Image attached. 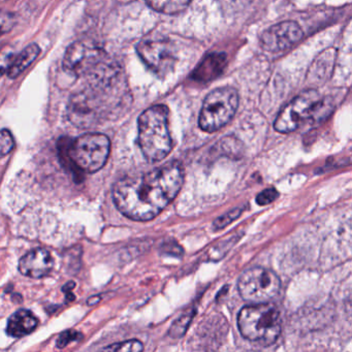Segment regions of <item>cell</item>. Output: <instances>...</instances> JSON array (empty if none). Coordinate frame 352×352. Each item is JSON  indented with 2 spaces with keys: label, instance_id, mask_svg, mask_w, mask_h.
<instances>
[{
  "label": "cell",
  "instance_id": "23",
  "mask_svg": "<svg viewBox=\"0 0 352 352\" xmlns=\"http://www.w3.org/2000/svg\"><path fill=\"white\" fill-rule=\"evenodd\" d=\"M278 195H279V193L275 188L265 189L257 195L256 203L261 206L269 205V204L273 203L277 199Z\"/></svg>",
  "mask_w": 352,
  "mask_h": 352
},
{
  "label": "cell",
  "instance_id": "24",
  "mask_svg": "<svg viewBox=\"0 0 352 352\" xmlns=\"http://www.w3.org/2000/svg\"><path fill=\"white\" fill-rule=\"evenodd\" d=\"M191 318L192 316L190 315L186 314L184 316L181 317L174 325H173L172 329V335L173 337H181L183 333L186 331L187 327H188L189 322L191 321Z\"/></svg>",
  "mask_w": 352,
  "mask_h": 352
},
{
  "label": "cell",
  "instance_id": "8",
  "mask_svg": "<svg viewBox=\"0 0 352 352\" xmlns=\"http://www.w3.org/2000/svg\"><path fill=\"white\" fill-rule=\"evenodd\" d=\"M322 104L318 92H302L289 102L278 115L275 129L281 133H289L302 126V123L314 117Z\"/></svg>",
  "mask_w": 352,
  "mask_h": 352
},
{
  "label": "cell",
  "instance_id": "12",
  "mask_svg": "<svg viewBox=\"0 0 352 352\" xmlns=\"http://www.w3.org/2000/svg\"><path fill=\"white\" fill-rule=\"evenodd\" d=\"M54 261L51 253L46 249L38 248L30 251L20 259L19 271L22 275L40 279L51 273Z\"/></svg>",
  "mask_w": 352,
  "mask_h": 352
},
{
  "label": "cell",
  "instance_id": "4",
  "mask_svg": "<svg viewBox=\"0 0 352 352\" xmlns=\"http://www.w3.org/2000/svg\"><path fill=\"white\" fill-rule=\"evenodd\" d=\"M238 325L245 339L263 346L273 345L281 333L279 311L269 302L243 308L239 314Z\"/></svg>",
  "mask_w": 352,
  "mask_h": 352
},
{
  "label": "cell",
  "instance_id": "10",
  "mask_svg": "<svg viewBox=\"0 0 352 352\" xmlns=\"http://www.w3.org/2000/svg\"><path fill=\"white\" fill-rule=\"evenodd\" d=\"M138 54L158 77H166L176 65L174 47L164 38H145L138 45Z\"/></svg>",
  "mask_w": 352,
  "mask_h": 352
},
{
  "label": "cell",
  "instance_id": "20",
  "mask_svg": "<svg viewBox=\"0 0 352 352\" xmlns=\"http://www.w3.org/2000/svg\"><path fill=\"white\" fill-rule=\"evenodd\" d=\"M16 24V17L12 13L0 11V36L13 30Z\"/></svg>",
  "mask_w": 352,
  "mask_h": 352
},
{
  "label": "cell",
  "instance_id": "6",
  "mask_svg": "<svg viewBox=\"0 0 352 352\" xmlns=\"http://www.w3.org/2000/svg\"><path fill=\"white\" fill-rule=\"evenodd\" d=\"M104 88L91 86L73 96L69 102V118L76 126L82 129L96 126L108 115V106L104 102Z\"/></svg>",
  "mask_w": 352,
  "mask_h": 352
},
{
  "label": "cell",
  "instance_id": "19",
  "mask_svg": "<svg viewBox=\"0 0 352 352\" xmlns=\"http://www.w3.org/2000/svg\"><path fill=\"white\" fill-rule=\"evenodd\" d=\"M14 58H15V55H14V51L12 50L11 47H7V48L0 50V77L6 72L9 71Z\"/></svg>",
  "mask_w": 352,
  "mask_h": 352
},
{
  "label": "cell",
  "instance_id": "13",
  "mask_svg": "<svg viewBox=\"0 0 352 352\" xmlns=\"http://www.w3.org/2000/svg\"><path fill=\"white\" fill-rule=\"evenodd\" d=\"M38 324V318L30 311L19 310L10 317L7 331L12 337L22 338L32 333Z\"/></svg>",
  "mask_w": 352,
  "mask_h": 352
},
{
  "label": "cell",
  "instance_id": "18",
  "mask_svg": "<svg viewBox=\"0 0 352 352\" xmlns=\"http://www.w3.org/2000/svg\"><path fill=\"white\" fill-rule=\"evenodd\" d=\"M14 147H15V141L12 133L7 129L0 131V158L5 157L8 154L11 153Z\"/></svg>",
  "mask_w": 352,
  "mask_h": 352
},
{
  "label": "cell",
  "instance_id": "11",
  "mask_svg": "<svg viewBox=\"0 0 352 352\" xmlns=\"http://www.w3.org/2000/svg\"><path fill=\"white\" fill-rule=\"evenodd\" d=\"M302 38L300 25L294 21H284L272 26L261 36V46L269 52H282L292 48Z\"/></svg>",
  "mask_w": 352,
  "mask_h": 352
},
{
  "label": "cell",
  "instance_id": "16",
  "mask_svg": "<svg viewBox=\"0 0 352 352\" xmlns=\"http://www.w3.org/2000/svg\"><path fill=\"white\" fill-rule=\"evenodd\" d=\"M148 6L164 14H178L184 11L191 0H145Z\"/></svg>",
  "mask_w": 352,
  "mask_h": 352
},
{
  "label": "cell",
  "instance_id": "5",
  "mask_svg": "<svg viewBox=\"0 0 352 352\" xmlns=\"http://www.w3.org/2000/svg\"><path fill=\"white\" fill-rule=\"evenodd\" d=\"M238 106V92L234 88L213 90L204 100L199 114V126L207 133L217 131L234 118Z\"/></svg>",
  "mask_w": 352,
  "mask_h": 352
},
{
  "label": "cell",
  "instance_id": "9",
  "mask_svg": "<svg viewBox=\"0 0 352 352\" xmlns=\"http://www.w3.org/2000/svg\"><path fill=\"white\" fill-rule=\"evenodd\" d=\"M104 50L88 42H77L67 49L63 59L67 71L77 76H92L106 65Z\"/></svg>",
  "mask_w": 352,
  "mask_h": 352
},
{
  "label": "cell",
  "instance_id": "1",
  "mask_svg": "<svg viewBox=\"0 0 352 352\" xmlns=\"http://www.w3.org/2000/svg\"><path fill=\"white\" fill-rule=\"evenodd\" d=\"M183 181L182 166L170 162L150 172L123 177L113 187V199L119 211L129 219L148 221L174 201Z\"/></svg>",
  "mask_w": 352,
  "mask_h": 352
},
{
  "label": "cell",
  "instance_id": "3",
  "mask_svg": "<svg viewBox=\"0 0 352 352\" xmlns=\"http://www.w3.org/2000/svg\"><path fill=\"white\" fill-rule=\"evenodd\" d=\"M139 146L150 162L164 160L172 150L168 109L162 104L146 110L139 118Z\"/></svg>",
  "mask_w": 352,
  "mask_h": 352
},
{
  "label": "cell",
  "instance_id": "7",
  "mask_svg": "<svg viewBox=\"0 0 352 352\" xmlns=\"http://www.w3.org/2000/svg\"><path fill=\"white\" fill-rule=\"evenodd\" d=\"M241 296L247 302H269L273 300L281 287L279 277L271 270L254 267L246 270L238 282Z\"/></svg>",
  "mask_w": 352,
  "mask_h": 352
},
{
  "label": "cell",
  "instance_id": "15",
  "mask_svg": "<svg viewBox=\"0 0 352 352\" xmlns=\"http://www.w3.org/2000/svg\"><path fill=\"white\" fill-rule=\"evenodd\" d=\"M41 49L38 45L32 44L24 49L16 58H14L13 63H12L11 67H10L9 71H8V75L12 79L19 77L40 55Z\"/></svg>",
  "mask_w": 352,
  "mask_h": 352
},
{
  "label": "cell",
  "instance_id": "25",
  "mask_svg": "<svg viewBox=\"0 0 352 352\" xmlns=\"http://www.w3.org/2000/svg\"><path fill=\"white\" fill-rule=\"evenodd\" d=\"M221 1L224 8L236 11V10L246 7L247 3H250L251 0H221Z\"/></svg>",
  "mask_w": 352,
  "mask_h": 352
},
{
  "label": "cell",
  "instance_id": "21",
  "mask_svg": "<svg viewBox=\"0 0 352 352\" xmlns=\"http://www.w3.org/2000/svg\"><path fill=\"white\" fill-rule=\"evenodd\" d=\"M81 337V333H78L77 331H74V329L63 331L59 336L58 339H57V347L65 348V346L69 345L72 342L78 341Z\"/></svg>",
  "mask_w": 352,
  "mask_h": 352
},
{
  "label": "cell",
  "instance_id": "17",
  "mask_svg": "<svg viewBox=\"0 0 352 352\" xmlns=\"http://www.w3.org/2000/svg\"><path fill=\"white\" fill-rule=\"evenodd\" d=\"M144 349L143 343L139 340H129V341L121 342V343L113 344L104 350L109 351H123V352H138Z\"/></svg>",
  "mask_w": 352,
  "mask_h": 352
},
{
  "label": "cell",
  "instance_id": "14",
  "mask_svg": "<svg viewBox=\"0 0 352 352\" xmlns=\"http://www.w3.org/2000/svg\"><path fill=\"white\" fill-rule=\"evenodd\" d=\"M226 65V56L221 53H213L206 57L193 73V79L199 82H208L215 79L223 72Z\"/></svg>",
  "mask_w": 352,
  "mask_h": 352
},
{
  "label": "cell",
  "instance_id": "22",
  "mask_svg": "<svg viewBox=\"0 0 352 352\" xmlns=\"http://www.w3.org/2000/svg\"><path fill=\"white\" fill-rule=\"evenodd\" d=\"M242 213V210L241 209H234L232 211L228 212V213L224 214L221 217L218 218L215 222H214V228H224L228 224L232 223L236 218H238L239 216Z\"/></svg>",
  "mask_w": 352,
  "mask_h": 352
},
{
  "label": "cell",
  "instance_id": "2",
  "mask_svg": "<svg viewBox=\"0 0 352 352\" xmlns=\"http://www.w3.org/2000/svg\"><path fill=\"white\" fill-rule=\"evenodd\" d=\"M110 149V140L102 133H86L77 140L63 138L58 142L61 162L74 173L77 182L83 173L92 174L104 168Z\"/></svg>",
  "mask_w": 352,
  "mask_h": 352
},
{
  "label": "cell",
  "instance_id": "26",
  "mask_svg": "<svg viewBox=\"0 0 352 352\" xmlns=\"http://www.w3.org/2000/svg\"><path fill=\"white\" fill-rule=\"evenodd\" d=\"M100 296H92V298H90L89 300H88V305H89V306H91V305L98 304V302H100Z\"/></svg>",
  "mask_w": 352,
  "mask_h": 352
}]
</instances>
